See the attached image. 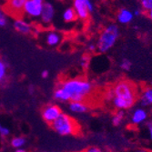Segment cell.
<instances>
[{"label":"cell","instance_id":"obj_18","mask_svg":"<svg viewBox=\"0 0 152 152\" xmlns=\"http://www.w3.org/2000/svg\"><path fill=\"white\" fill-rule=\"evenodd\" d=\"M26 140L25 139L24 137H20V136H18V137H14L13 139L11 140V142H10L11 146L13 148H15L16 149L24 148V146L26 145Z\"/></svg>","mask_w":152,"mask_h":152},{"label":"cell","instance_id":"obj_30","mask_svg":"<svg viewBox=\"0 0 152 152\" xmlns=\"http://www.w3.org/2000/svg\"><path fill=\"white\" fill-rule=\"evenodd\" d=\"M147 127H148V133H149V137L152 140V122H148L147 124Z\"/></svg>","mask_w":152,"mask_h":152},{"label":"cell","instance_id":"obj_4","mask_svg":"<svg viewBox=\"0 0 152 152\" xmlns=\"http://www.w3.org/2000/svg\"><path fill=\"white\" fill-rule=\"evenodd\" d=\"M119 37V28L116 24H110L107 26L100 32L98 41L96 48L99 53H107L111 49Z\"/></svg>","mask_w":152,"mask_h":152},{"label":"cell","instance_id":"obj_5","mask_svg":"<svg viewBox=\"0 0 152 152\" xmlns=\"http://www.w3.org/2000/svg\"><path fill=\"white\" fill-rule=\"evenodd\" d=\"M44 2L43 0H26L23 15L33 19L39 18L42 13Z\"/></svg>","mask_w":152,"mask_h":152},{"label":"cell","instance_id":"obj_34","mask_svg":"<svg viewBox=\"0 0 152 152\" xmlns=\"http://www.w3.org/2000/svg\"><path fill=\"white\" fill-rule=\"evenodd\" d=\"M16 152H26V150L24 148H18V149H16Z\"/></svg>","mask_w":152,"mask_h":152},{"label":"cell","instance_id":"obj_17","mask_svg":"<svg viewBox=\"0 0 152 152\" xmlns=\"http://www.w3.org/2000/svg\"><path fill=\"white\" fill-rule=\"evenodd\" d=\"M62 18H63V20L66 23H71V22L75 21L77 18L76 11L74 10L73 7H67V8H66L64 10L63 14H62Z\"/></svg>","mask_w":152,"mask_h":152},{"label":"cell","instance_id":"obj_1","mask_svg":"<svg viewBox=\"0 0 152 152\" xmlns=\"http://www.w3.org/2000/svg\"><path fill=\"white\" fill-rule=\"evenodd\" d=\"M114 98L112 105L117 110H127L132 107L139 99V88L133 82L126 79L118 81L112 87Z\"/></svg>","mask_w":152,"mask_h":152},{"label":"cell","instance_id":"obj_21","mask_svg":"<svg viewBox=\"0 0 152 152\" xmlns=\"http://www.w3.org/2000/svg\"><path fill=\"white\" fill-rule=\"evenodd\" d=\"M152 7V0H141L140 1V10L144 12H148Z\"/></svg>","mask_w":152,"mask_h":152},{"label":"cell","instance_id":"obj_32","mask_svg":"<svg viewBox=\"0 0 152 152\" xmlns=\"http://www.w3.org/2000/svg\"><path fill=\"white\" fill-rule=\"evenodd\" d=\"M140 14H141V10H140V9H135V10L133 11V15H134V17L140 16Z\"/></svg>","mask_w":152,"mask_h":152},{"label":"cell","instance_id":"obj_14","mask_svg":"<svg viewBox=\"0 0 152 152\" xmlns=\"http://www.w3.org/2000/svg\"><path fill=\"white\" fill-rule=\"evenodd\" d=\"M89 107L85 102H77V101H70L68 103V109L72 113L82 114L86 113L88 110Z\"/></svg>","mask_w":152,"mask_h":152},{"label":"cell","instance_id":"obj_29","mask_svg":"<svg viewBox=\"0 0 152 152\" xmlns=\"http://www.w3.org/2000/svg\"><path fill=\"white\" fill-rule=\"evenodd\" d=\"M86 4H87V7L89 10V12L92 13L94 11V4L90 1V0H86Z\"/></svg>","mask_w":152,"mask_h":152},{"label":"cell","instance_id":"obj_33","mask_svg":"<svg viewBox=\"0 0 152 152\" xmlns=\"http://www.w3.org/2000/svg\"><path fill=\"white\" fill-rule=\"evenodd\" d=\"M148 18L152 20V7H151V9L148 12Z\"/></svg>","mask_w":152,"mask_h":152},{"label":"cell","instance_id":"obj_26","mask_svg":"<svg viewBox=\"0 0 152 152\" xmlns=\"http://www.w3.org/2000/svg\"><path fill=\"white\" fill-rule=\"evenodd\" d=\"M105 96H106V99L109 100V101H112L113 98H114V92H113V88H109L106 92H105Z\"/></svg>","mask_w":152,"mask_h":152},{"label":"cell","instance_id":"obj_35","mask_svg":"<svg viewBox=\"0 0 152 152\" xmlns=\"http://www.w3.org/2000/svg\"><path fill=\"white\" fill-rule=\"evenodd\" d=\"M28 90L30 91V94H33V93H34V91H35V88H34L32 86H30V87H29V88H28Z\"/></svg>","mask_w":152,"mask_h":152},{"label":"cell","instance_id":"obj_15","mask_svg":"<svg viewBox=\"0 0 152 152\" xmlns=\"http://www.w3.org/2000/svg\"><path fill=\"white\" fill-rule=\"evenodd\" d=\"M53 96L57 101L61 102V103H67V102L69 103L70 102L69 96H68V94L65 91V89L59 85H58L57 88L55 89Z\"/></svg>","mask_w":152,"mask_h":152},{"label":"cell","instance_id":"obj_24","mask_svg":"<svg viewBox=\"0 0 152 152\" xmlns=\"http://www.w3.org/2000/svg\"><path fill=\"white\" fill-rule=\"evenodd\" d=\"M88 64H89V58L87 56H83L80 59V66L82 68H84V69H86V68L88 67Z\"/></svg>","mask_w":152,"mask_h":152},{"label":"cell","instance_id":"obj_2","mask_svg":"<svg viewBox=\"0 0 152 152\" xmlns=\"http://www.w3.org/2000/svg\"><path fill=\"white\" fill-rule=\"evenodd\" d=\"M69 96L70 101L85 102L93 92L92 83L84 77H75L61 81L59 84Z\"/></svg>","mask_w":152,"mask_h":152},{"label":"cell","instance_id":"obj_8","mask_svg":"<svg viewBox=\"0 0 152 152\" xmlns=\"http://www.w3.org/2000/svg\"><path fill=\"white\" fill-rule=\"evenodd\" d=\"M55 14H56V11H55L53 4L50 2H44L42 13L39 18L41 24L45 26H48L54 20Z\"/></svg>","mask_w":152,"mask_h":152},{"label":"cell","instance_id":"obj_36","mask_svg":"<svg viewBox=\"0 0 152 152\" xmlns=\"http://www.w3.org/2000/svg\"><path fill=\"white\" fill-rule=\"evenodd\" d=\"M137 152H146L145 150H143V149H140V150H137Z\"/></svg>","mask_w":152,"mask_h":152},{"label":"cell","instance_id":"obj_23","mask_svg":"<svg viewBox=\"0 0 152 152\" xmlns=\"http://www.w3.org/2000/svg\"><path fill=\"white\" fill-rule=\"evenodd\" d=\"M7 24V15L2 11V9H0V26H6Z\"/></svg>","mask_w":152,"mask_h":152},{"label":"cell","instance_id":"obj_31","mask_svg":"<svg viewBox=\"0 0 152 152\" xmlns=\"http://www.w3.org/2000/svg\"><path fill=\"white\" fill-rule=\"evenodd\" d=\"M41 77H42V78H48L49 77V72L48 70H43L41 72Z\"/></svg>","mask_w":152,"mask_h":152},{"label":"cell","instance_id":"obj_19","mask_svg":"<svg viewBox=\"0 0 152 152\" xmlns=\"http://www.w3.org/2000/svg\"><path fill=\"white\" fill-rule=\"evenodd\" d=\"M124 118H125V113H124V111H122V110H118L112 117V124L115 127L121 125Z\"/></svg>","mask_w":152,"mask_h":152},{"label":"cell","instance_id":"obj_25","mask_svg":"<svg viewBox=\"0 0 152 152\" xmlns=\"http://www.w3.org/2000/svg\"><path fill=\"white\" fill-rule=\"evenodd\" d=\"M10 134V130L7 127H4L1 123H0V135H1L3 137H6L7 136H9Z\"/></svg>","mask_w":152,"mask_h":152},{"label":"cell","instance_id":"obj_7","mask_svg":"<svg viewBox=\"0 0 152 152\" xmlns=\"http://www.w3.org/2000/svg\"><path fill=\"white\" fill-rule=\"evenodd\" d=\"M62 114V110L61 108L55 104H48L47 106H45L42 108V111H41V115H42V118L45 120L46 123L51 124L56 120L57 118H58V117Z\"/></svg>","mask_w":152,"mask_h":152},{"label":"cell","instance_id":"obj_16","mask_svg":"<svg viewBox=\"0 0 152 152\" xmlns=\"http://www.w3.org/2000/svg\"><path fill=\"white\" fill-rule=\"evenodd\" d=\"M140 102L143 107L152 105V88H146L140 92Z\"/></svg>","mask_w":152,"mask_h":152},{"label":"cell","instance_id":"obj_37","mask_svg":"<svg viewBox=\"0 0 152 152\" xmlns=\"http://www.w3.org/2000/svg\"><path fill=\"white\" fill-rule=\"evenodd\" d=\"M151 85H152V82H151Z\"/></svg>","mask_w":152,"mask_h":152},{"label":"cell","instance_id":"obj_28","mask_svg":"<svg viewBox=\"0 0 152 152\" xmlns=\"http://www.w3.org/2000/svg\"><path fill=\"white\" fill-rule=\"evenodd\" d=\"M87 50L88 52H96V51H98V48H96V44H95V43H89L87 46Z\"/></svg>","mask_w":152,"mask_h":152},{"label":"cell","instance_id":"obj_20","mask_svg":"<svg viewBox=\"0 0 152 152\" xmlns=\"http://www.w3.org/2000/svg\"><path fill=\"white\" fill-rule=\"evenodd\" d=\"M7 70V64L2 59H0V83H2L6 79Z\"/></svg>","mask_w":152,"mask_h":152},{"label":"cell","instance_id":"obj_22","mask_svg":"<svg viewBox=\"0 0 152 152\" xmlns=\"http://www.w3.org/2000/svg\"><path fill=\"white\" fill-rule=\"evenodd\" d=\"M131 66H132L131 61H129V60L127 59V58L122 59L121 62H120V64H119L120 68H121L122 70H124V71H129V70L130 69V68H131Z\"/></svg>","mask_w":152,"mask_h":152},{"label":"cell","instance_id":"obj_6","mask_svg":"<svg viewBox=\"0 0 152 152\" xmlns=\"http://www.w3.org/2000/svg\"><path fill=\"white\" fill-rule=\"evenodd\" d=\"M25 1L26 0H9L5 2V5L2 7V11L12 18H15V19L22 18Z\"/></svg>","mask_w":152,"mask_h":152},{"label":"cell","instance_id":"obj_13","mask_svg":"<svg viewBox=\"0 0 152 152\" xmlns=\"http://www.w3.org/2000/svg\"><path fill=\"white\" fill-rule=\"evenodd\" d=\"M134 18L133 11H130L128 8H121L117 14V20L118 23L126 25L129 24Z\"/></svg>","mask_w":152,"mask_h":152},{"label":"cell","instance_id":"obj_10","mask_svg":"<svg viewBox=\"0 0 152 152\" xmlns=\"http://www.w3.org/2000/svg\"><path fill=\"white\" fill-rule=\"evenodd\" d=\"M72 7L76 11L77 18L81 20H87L89 18L90 12L87 7L86 0H74Z\"/></svg>","mask_w":152,"mask_h":152},{"label":"cell","instance_id":"obj_3","mask_svg":"<svg viewBox=\"0 0 152 152\" xmlns=\"http://www.w3.org/2000/svg\"><path fill=\"white\" fill-rule=\"evenodd\" d=\"M50 127L60 136H73L80 132V126L77 120L63 112L58 118L51 124Z\"/></svg>","mask_w":152,"mask_h":152},{"label":"cell","instance_id":"obj_27","mask_svg":"<svg viewBox=\"0 0 152 152\" xmlns=\"http://www.w3.org/2000/svg\"><path fill=\"white\" fill-rule=\"evenodd\" d=\"M84 152H104V150L98 147H89L87 149H85Z\"/></svg>","mask_w":152,"mask_h":152},{"label":"cell","instance_id":"obj_12","mask_svg":"<svg viewBox=\"0 0 152 152\" xmlns=\"http://www.w3.org/2000/svg\"><path fill=\"white\" fill-rule=\"evenodd\" d=\"M148 118V113L144 108H136L131 114V123L133 125H140Z\"/></svg>","mask_w":152,"mask_h":152},{"label":"cell","instance_id":"obj_11","mask_svg":"<svg viewBox=\"0 0 152 152\" xmlns=\"http://www.w3.org/2000/svg\"><path fill=\"white\" fill-rule=\"evenodd\" d=\"M62 38H63L62 34L56 30H48L44 35L45 43L52 48L59 46L62 41Z\"/></svg>","mask_w":152,"mask_h":152},{"label":"cell","instance_id":"obj_9","mask_svg":"<svg viewBox=\"0 0 152 152\" xmlns=\"http://www.w3.org/2000/svg\"><path fill=\"white\" fill-rule=\"evenodd\" d=\"M13 26H14L15 30H17L20 34H23V35L33 34V31H34L33 26L23 18H16L15 20H14Z\"/></svg>","mask_w":152,"mask_h":152}]
</instances>
